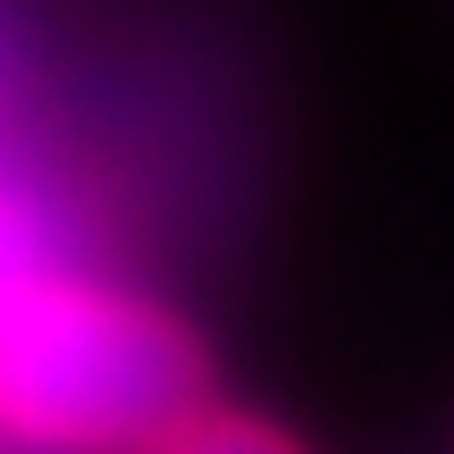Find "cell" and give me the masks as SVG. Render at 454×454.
I'll return each mask as SVG.
<instances>
[{
	"instance_id": "6da1fadb",
	"label": "cell",
	"mask_w": 454,
	"mask_h": 454,
	"mask_svg": "<svg viewBox=\"0 0 454 454\" xmlns=\"http://www.w3.org/2000/svg\"><path fill=\"white\" fill-rule=\"evenodd\" d=\"M211 387V345L177 303L76 261L43 202L0 177V446L144 454Z\"/></svg>"
},
{
	"instance_id": "7a4b0ae2",
	"label": "cell",
	"mask_w": 454,
	"mask_h": 454,
	"mask_svg": "<svg viewBox=\"0 0 454 454\" xmlns=\"http://www.w3.org/2000/svg\"><path fill=\"white\" fill-rule=\"evenodd\" d=\"M144 454H311V446H303V429H294V421H278V412L236 404V395L211 387L202 404H185Z\"/></svg>"
}]
</instances>
